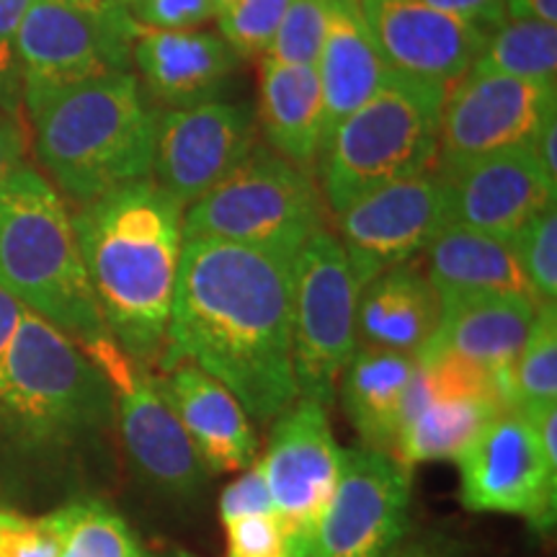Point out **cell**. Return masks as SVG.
<instances>
[{
	"mask_svg": "<svg viewBox=\"0 0 557 557\" xmlns=\"http://www.w3.org/2000/svg\"><path fill=\"white\" fill-rule=\"evenodd\" d=\"M181 364L225 385L256 423L297 403L289 263L235 243L186 238L158 361L163 372Z\"/></svg>",
	"mask_w": 557,
	"mask_h": 557,
	"instance_id": "6da1fadb",
	"label": "cell"
},
{
	"mask_svg": "<svg viewBox=\"0 0 557 557\" xmlns=\"http://www.w3.org/2000/svg\"><path fill=\"white\" fill-rule=\"evenodd\" d=\"M423 3L434 5V9L449 13V16L470 21V24L480 26V29L498 26L506 21L504 0H423Z\"/></svg>",
	"mask_w": 557,
	"mask_h": 557,
	"instance_id": "74e56055",
	"label": "cell"
},
{
	"mask_svg": "<svg viewBox=\"0 0 557 557\" xmlns=\"http://www.w3.org/2000/svg\"><path fill=\"white\" fill-rule=\"evenodd\" d=\"M24 160V135H21L18 124L9 114L0 111V189L18 169Z\"/></svg>",
	"mask_w": 557,
	"mask_h": 557,
	"instance_id": "ab89813d",
	"label": "cell"
},
{
	"mask_svg": "<svg viewBox=\"0 0 557 557\" xmlns=\"http://www.w3.org/2000/svg\"><path fill=\"white\" fill-rule=\"evenodd\" d=\"M338 233L357 287L410 263L447 225V199L438 173L393 181L341 209Z\"/></svg>",
	"mask_w": 557,
	"mask_h": 557,
	"instance_id": "5bb4252c",
	"label": "cell"
},
{
	"mask_svg": "<svg viewBox=\"0 0 557 557\" xmlns=\"http://www.w3.org/2000/svg\"><path fill=\"white\" fill-rule=\"evenodd\" d=\"M413 468L387 451L341 449L336 491L302 557H387L406 540Z\"/></svg>",
	"mask_w": 557,
	"mask_h": 557,
	"instance_id": "30bf717a",
	"label": "cell"
},
{
	"mask_svg": "<svg viewBox=\"0 0 557 557\" xmlns=\"http://www.w3.org/2000/svg\"><path fill=\"white\" fill-rule=\"evenodd\" d=\"M500 413L508 408L496 372L457 357H418L400 406L393 457L408 468L457 459Z\"/></svg>",
	"mask_w": 557,
	"mask_h": 557,
	"instance_id": "9c48e42d",
	"label": "cell"
},
{
	"mask_svg": "<svg viewBox=\"0 0 557 557\" xmlns=\"http://www.w3.org/2000/svg\"><path fill=\"white\" fill-rule=\"evenodd\" d=\"M315 67L325 101V137L331 139L338 124L380 88L389 70L359 0H329V21Z\"/></svg>",
	"mask_w": 557,
	"mask_h": 557,
	"instance_id": "603a6c76",
	"label": "cell"
},
{
	"mask_svg": "<svg viewBox=\"0 0 557 557\" xmlns=\"http://www.w3.org/2000/svg\"><path fill=\"white\" fill-rule=\"evenodd\" d=\"M3 513H5V511H3V508H0V521H3Z\"/></svg>",
	"mask_w": 557,
	"mask_h": 557,
	"instance_id": "681fc988",
	"label": "cell"
},
{
	"mask_svg": "<svg viewBox=\"0 0 557 557\" xmlns=\"http://www.w3.org/2000/svg\"><path fill=\"white\" fill-rule=\"evenodd\" d=\"M542 305L521 295H470L438 305V325L418 357H457L498 372L517 359Z\"/></svg>",
	"mask_w": 557,
	"mask_h": 557,
	"instance_id": "7402d4cb",
	"label": "cell"
},
{
	"mask_svg": "<svg viewBox=\"0 0 557 557\" xmlns=\"http://www.w3.org/2000/svg\"><path fill=\"white\" fill-rule=\"evenodd\" d=\"M212 3H214V5H218V13H220L222 9H225V5H230V3H233V0H212Z\"/></svg>",
	"mask_w": 557,
	"mask_h": 557,
	"instance_id": "c3c4849f",
	"label": "cell"
},
{
	"mask_svg": "<svg viewBox=\"0 0 557 557\" xmlns=\"http://www.w3.org/2000/svg\"><path fill=\"white\" fill-rule=\"evenodd\" d=\"M429 284L438 305L470 295L532 297L511 240L493 238L478 230L444 225L429 243Z\"/></svg>",
	"mask_w": 557,
	"mask_h": 557,
	"instance_id": "cb8c5ba5",
	"label": "cell"
},
{
	"mask_svg": "<svg viewBox=\"0 0 557 557\" xmlns=\"http://www.w3.org/2000/svg\"><path fill=\"white\" fill-rule=\"evenodd\" d=\"M26 103L41 165L67 199L83 207L150 178L156 111L129 70L65 88L26 90Z\"/></svg>",
	"mask_w": 557,
	"mask_h": 557,
	"instance_id": "277c9868",
	"label": "cell"
},
{
	"mask_svg": "<svg viewBox=\"0 0 557 557\" xmlns=\"http://www.w3.org/2000/svg\"><path fill=\"white\" fill-rule=\"evenodd\" d=\"M34 0H0V78L16 60V37Z\"/></svg>",
	"mask_w": 557,
	"mask_h": 557,
	"instance_id": "f35d334b",
	"label": "cell"
},
{
	"mask_svg": "<svg viewBox=\"0 0 557 557\" xmlns=\"http://www.w3.org/2000/svg\"><path fill=\"white\" fill-rule=\"evenodd\" d=\"M114 387L60 329L24 310L0 369V426L24 447H67L111 423Z\"/></svg>",
	"mask_w": 557,
	"mask_h": 557,
	"instance_id": "5b68a950",
	"label": "cell"
},
{
	"mask_svg": "<svg viewBox=\"0 0 557 557\" xmlns=\"http://www.w3.org/2000/svg\"><path fill=\"white\" fill-rule=\"evenodd\" d=\"M292 369L297 395L329 408L338 380L359 346V287L346 250L331 230L320 227L289 267Z\"/></svg>",
	"mask_w": 557,
	"mask_h": 557,
	"instance_id": "ba28073f",
	"label": "cell"
},
{
	"mask_svg": "<svg viewBox=\"0 0 557 557\" xmlns=\"http://www.w3.org/2000/svg\"><path fill=\"white\" fill-rule=\"evenodd\" d=\"M148 557H197V555L186 553V549H169V553H158V555H148Z\"/></svg>",
	"mask_w": 557,
	"mask_h": 557,
	"instance_id": "bcb514c9",
	"label": "cell"
},
{
	"mask_svg": "<svg viewBox=\"0 0 557 557\" xmlns=\"http://www.w3.org/2000/svg\"><path fill=\"white\" fill-rule=\"evenodd\" d=\"M511 18H532L557 24V0H504Z\"/></svg>",
	"mask_w": 557,
	"mask_h": 557,
	"instance_id": "ee69618b",
	"label": "cell"
},
{
	"mask_svg": "<svg viewBox=\"0 0 557 557\" xmlns=\"http://www.w3.org/2000/svg\"><path fill=\"white\" fill-rule=\"evenodd\" d=\"M60 557H148L137 534L101 500L73 504Z\"/></svg>",
	"mask_w": 557,
	"mask_h": 557,
	"instance_id": "f546056e",
	"label": "cell"
},
{
	"mask_svg": "<svg viewBox=\"0 0 557 557\" xmlns=\"http://www.w3.org/2000/svg\"><path fill=\"white\" fill-rule=\"evenodd\" d=\"M438 325V297L426 274L403 263L359 289L357 336L361 344L418 354Z\"/></svg>",
	"mask_w": 557,
	"mask_h": 557,
	"instance_id": "d4e9b609",
	"label": "cell"
},
{
	"mask_svg": "<svg viewBox=\"0 0 557 557\" xmlns=\"http://www.w3.org/2000/svg\"><path fill=\"white\" fill-rule=\"evenodd\" d=\"M513 253L521 263L532 295L540 305H555L557 299V209L555 205L540 212L524 230L511 238Z\"/></svg>",
	"mask_w": 557,
	"mask_h": 557,
	"instance_id": "4dcf8cb0",
	"label": "cell"
},
{
	"mask_svg": "<svg viewBox=\"0 0 557 557\" xmlns=\"http://www.w3.org/2000/svg\"><path fill=\"white\" fill-rule=\"evenodd\" d=\"M24 310L26 308L16 297L0 287V369H3V361L9 357V348L13 344V336H16Z\"/></svg>",
	"mask_w": 557,
	"mask_h": 557,
	"instance_id": "7bdbcfd3",
	"label": "cell"
},
{
	"mask_svg": "<svg viewBox=\"0 0 557 557\" xmlns=\"http://www.w3.org/2000/svg\"><path fill=\"white\" fill-rule=\"evenodd\" d=\"M447 199V225L511 240L555 205L557 184L542 171L532 145L447 163L438 173Z\"/></svg>",
	"mask_w": 557,
	"mask_h": 557,
	"instance_id": "e0dca14e",
	"label": "cell"
},
{
	"mask_svg": "<svg viewBox=\"0 0 557 557\" xmlns=\"http://www.w3.org/2000/svg\"><path fill=\"white\" fill-rule=\"evenodd\" d=\"M114 395L122 444L137 478L156 496L194 504L205 493L209 472L158 389L156 374L135 369Z\"/></svg>",
	"mask_w": 557,
	"mask_h": 557,
	"instance_id": "ac0fdd59",
	"label": "cell"
},
{
	"mask_svg": "<svg viewBox=\"0 0 557 557\" xmlns=\"http://www.w3.org/2000/svg\"><path fill=\"white\" fill-rule=\"evenodd\" d=\"M227 557H292L289 540L276 513L225 521Z\"/></svg>",
	"mask_w": 557,
	"mask_h": 557,
	"instance_id": "e575fe53",
	"label": "cell"
},
{
	"mask_svg": "<svg viewBox=\"0 0 557 557\" xmlns=\"http://www.w3.org/2000/svg\"><path fill=\"white\" fill-rule=\"evenodd\" d=\"M389 70L410 78L449 83L470 73L485 45V29L423 0H359Z\"/></svg>",
	"mask_w": 557,
	"mask_h": 557,
	"instance_id": "d6986e66",
	"label": "cell"
},
{
	"mask_svg": "<svg viewBox=\"0 0 557 557\" xmlns=\"http://www.w3.org/2000/svg\"><path fill=\"white\" fill-rule=\"evenodd\" d=\"M555 88L472 67L444 96L438 129L444 160L459 163L532 145L542 122L557 109Z\"/></svg>",
	"mask_w": 557,
	"mask_h": 557,
	"instance_id": "2e32d148",
	"label": "cell"
},
{
	"mask_svg": "<svg viewBox=\"0 0 557 557\" xmlns=\"http://www.w3.org/2000/svg\"><path fill=\"white\" fill-rule=\"evenodd\" d=\"M156 382L209 475L243 472L256 462L259 442L250 418L225 385L191 364L165 369Z\"/></svg>",
	"mask_w": 557,
	"mask_h": 557,
	"instance_id": "ffe728a7",
	"label": "cell"
},
{
	"mask_svg": "<svg viewBox=\"0 0 557 557\" xmlns=\"http://www.w3.org/2000/svg\"><path fill=\"white\" fill-rule=\"evenodd\" d=\"M387 557H468V553L457 542L438 537V534H429V537L406 542V545L400 542Z\"/></svg>",
	"mask_w": 557,
	"mask_h": 557,
	"instance_id": "60d3db41",
	"label": "cell"
},
{
	"mask_svg": "<svg viewBox=\"0 0 557 557\" xmlns=\"http://www.w3.org/2000/svg\"><path fill=\"white\" fill-rule=\"evenodd\" d=\"M261 124L271 148L289 163L308 169L323 156L325 101L315 65L263 60Z\"/></svg>",
	"mask_w": 557,
	"mask_h": 557,
	"instance_id": "484cf974",
	"label": "cell"
},
{
	"mask_svg": "<svg viewBox=\"0 0 557 557\" xmlns=\"http://www.w3.org/2000/svg\"><path fill=\"white\" fill-rule=\"evenodd\" d=\"M132 3H135V0H96V5H99V9H107V11H124V13H129Z\"/></svg>",
	"mask_w": 557,
	"mask_h": 557,
	"instance_id": "f6af8a7d",
	"label": "cell"
},
{
	"mask_svg": "<svg viewBox=\"0 0 557 557\" xmlns=\"http://www.w3.org/2000/svg\"><path fill=\"white\" fill-rule=\"evenodd\" d=\"M459 496L478 513L521 517L537 534L557 519V465L542 457L532 421L519 410L493 418L457 455Z\"/></svg>",
	"mask_w": 557,
	"mask_h": 557,
	"instance_id": "7c38bea8",
	"label": "cell"
},
{
	"mask_svg": "<svg viewBox=\"0 0 557 557\" xmlns=\"http://www.w3.org/2000/svg\"><path fill=\"white\" fill-rule=\"evenodd\" d=\"M73 504L45 513V517H21L5 511L0 521V557H60Z\"/></svg>",
	"mask_w": 557,
	"mask_h": 557,
	"instance_id": "836d02e7",
	"label": "cell"
},
{
	"mask_svg": "<svg viewBox=\"0 0 557 557\" xmlns=\"http://www.w3.org/2000/svg\"><path fill=\"white\" fill-rule=\"evenodd\" d=\"M70 3H78V5H88V9H99V5H96V0H70ZM107 11V9H103Z\"/></svg>",
	"mask_w": 557,
	"mask_h": 557,
	"instance_id": "7dc6e473",
	"label": "cell"
},
{
	"mask_svg": "<svg viewBox=\"0 0 557 557\" xmlns=\"http://www.w3.org/2000/svg\"><path fill=\"white\" fill-rule=\"evenodd\" d=\"M418 357L361 344L341 374V403L364 447L393 455L400 406Z\"/></svg>",
	"mask_w": 557,
	"mask_h": 557,
	"instance_id": "4316f807",
	"label": "cell"
},
{
	"mask_svg": "<svg viewBox=\"0 0 557 557\" xmlns=\"http://www.w3.org/2000/svg\"><path fill=\"white\" fill-rule=\"evenodd\" d=\"M0 287L73 338L114 389L139 369L103 323L65 201L32 169L0 189Z\"/></svg>",
	"mask_w": 557,
	"mask_h": 557,
	"instance_id": "3957f363",
	"label": "cell"
},
{
	"mask_svg": "<svg viewBox=\"0 0 557 557\" xmlns=\"http://www.w3.org/2000/svg\"><path fill=\"white\" fill-rule=\"evenodd\" d=\"M329 21V0H292L267 58L287 65H318Z\"/></svg>",
	"mask_w": 557,
	"mask_h": 557,
	"instance_id": "d6a6232c",
	"label": "cell"
},
{
	"mask_svg": "<svg viewBox=\"0 0 557 557\" xmlns=\"http://www.w3.org/2000/svg\"><path fill=\"white\" fill-rule=\"evenodd\" d=\"M472 67L511 78L557 86V29L532 18H508L485 37L483 52Z\"/></svg>",
	"mask_w": 557,
	"mask_h": 557,
	"instance_id": "f1b7e54d",
	"label": "cell"
},
{
	"mask_svg": "<svg viewBox=\"0 0 557 557\" xmlns=\"http://www.w3.org/2000/svg\"><path fill=\"white\" fill-rule=\"evenodd\" d=\"M129 16L145 29H197L218 16L212 0H135Z\"/></svg>",
	"mask_w": 557,
	"mask_h": 557,
	"instance_id": "d590c367",
	"label": "cell"
},
{
	"mask_svg": "<svg viewBox=\"0 0 557 557\" xmlns=\"http://www.w3.org/2000/svg\"><path fill=\"white\" fill-rule=\"evenodd\" d=\"M323 220L320 191L305 169L253 148L233 173L184 212V240L212 238L295 261Z\"/></svg>",
	"mask_w": 557,
	"mask_h": 557,
	"instance_id": "52a82bcc",
	"label": "cell"
},
{
	"mask_svg": "<svg viewBox=\"0 0 557 557\" xmlns=\"http://www.w3.org/2000/svg\"><path fill=\"white\" fill-rule=\"evenodd\" d=\"M73 227L111 338L150 372L176 295L184 207L152 178H139L83 205Z\"/></svg>",
	"mask_w": 557,
	"mask_h": 557,
	"instance_id": "7a4b0ae2",
	"label": "cell"
},
{
	"mask_svg": "<svg viewBox=\"0 0 557 557\" xmlns=\"http://www.w3.org/2000/svg\"><path fill=\"white\" fill-rule=\"evenodd\" d=\"M274 513L284 524L292 557H302L329 508L341 472V447L329 408L299 398L276 418L267 455L259 459Z\"/></svg>",
	"mask_w": 557,
	"mask_h": 557,
	"instance_id": "4fadbf2b",
	"label": "cell"
},
{
	"mask_svg": "<svg viewBox=\"0 0 557 557\" xmlns=\"http://www.w3.org/2000/svg\"><path fill=\"white\" fill-rule=\"evenodd\" d=\"M532 148L537 152L542 171L547 173L549 181H555L557 184V109L549 111L547 120L542 122Z\"/></svg>",
	"mask_w": 557,
	"mask_h": 557,
	"instance_id": "b9f144b4",
	"label": "cell"
},
{
	"mask_svg": "<svg viewBox=\"0 0 557 557\" xmlns=\"http://www.w3.org/2000/svg\"><path fill=\"white\" fill-rule=\"evenodd\" d=\"M498 389L508 410L557 403V308L542 305L532 331L511 364L498 369Z\"/></svg>",
	"mask_w": 557,
	"mask_h": 557,
	"instance_id": "83f0119b",
	"label": "cell"
},
{
	"mask_svg": "<svg viewBox=\"0 0 557 557\" xmlns=\"http://www.w3.org/2000/svg\"><path fill=\"white\" fill-rule=\"evenodd\" d=\"M444 96V86L387 70L380 88L338 124L323 150V186L333 212L367 191L429 171L438 152Z\"/></svg>",
	"mask_w": 557,
	"mask_h": 557,
	"instance_id": "8992f818",
	"label": "cell"
},
{
	"mask_svg": "<svg viewBox=\"0 0 557 557\" xmlns=\"http://www.w3.org/2000/svg\"><path fill=\"white\" fill-rule=\"evenodd\" d=\"M256 148V120L248 107L207 101L165 109L152 124L150 173L181 207L218 186Z\"/></svg>",
	"mask_w": 557,
	"mask_h": 557,
	"instance_id": "9a60e30c",
	"label": "cell"
},
{
	"mask_svg": "<svg viewBox=\"0 0 557 557\" xmlns=\"http://www.w3.org/2000/svg\"><path fill=\"white\" fill-rule=\"evenodd\" d=\"M137 24L124 11L88 9L70 0H34L16 37L26 90L65 88L127 73Z\"/></svg>",
	"mask_w": 557,
	"mask_h": 557,
	"instance_id": "8fae6325",
	"label": "cell"
},
{
	"mask_svg": "<svg viewBox=\"0 0 557 557\" xmlns=\"http://www.w3.org/2000/svg\"><path fill=\"white\" fill-rule=\"evenodd\" d=\"M292 0H233L218 13L222 39L238 58L267 54Z\"/></svg>",
	"mask_w": 557,
	"mask_h": 557,
	"instance_id": "1f68e13d",
	"label": "cell"
},
{
	"mask_svg": "<svg viewBox=\"0 0 557 557\" xmlns=\"http://www.w3.org/2000/svg\"><path fill=\"white\" fill-rule=\"evenodd\" d=\"M256 513H274V504H271V493L259 459L243 470V475L235 478L220 496L222 524L243 517H256Z\"/></svg>",
	"mask_w": 557,
	"mask_h": 557,
	"instance_id": "8d00e7d4",
	"label": "cell"
},
{
	"mask_svg": "<svg viewBox=\"0 0 557 557\" xmlns=\"http://www.w3.org/2000/svg\"><path fill=\"white\" fill-rule=\"evenodd\" d=\"M132 60L156 99L169 103L171 109H186L218 101V94L233 75L238 54L212 32L137 26Z\"/></svg>",
	"mask_w": 557,
	"mask_h": 557,
	"instance_id": "44dd1931",
	"label": "cell"
}]
</instances>
